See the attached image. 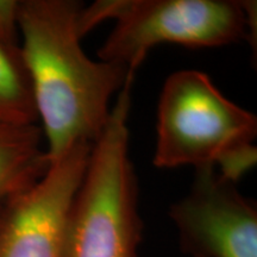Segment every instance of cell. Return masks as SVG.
<instances>
[{"label": "cell", "mask_w": 257, "mask_h": 257, "mask_svg": "<svg viewBox=\"0 0 257 257\" xmlns=\"http://www.w3.org/2000/svg\"><path fill=\"white\" fill-rule=\"evenodd\" d=\"M131 76L93 143L67 218L61 257H138L143 221L138 184L128 153Z\"/></svg>", "instance_id": "2"}, {"label": "cell", "mask_w": 257, "mask_h": 257, "mask_svg": "<svg viewBox=\"0 0 257 257\" xmlns=\"http://www.w3.org/2000/svg\"><path fill=\"white\" fill-rule=\"evenodd\" d=\"M257 118L216 87L207 74L179 70L163 85L157 105V168L213 166L225 155L253 144Z\"/></svg>", "instance_id": "4"}, {"label": "cell", "mask_w": 257, "mask_h": 257, "mask_svg": "<svg viewBox=\"0 0 257 257\" xmlns=\"http://www.w3.org/2000/svg\"><path fill=\"white\" fill-rule=\"evenodd\" d=\"M37 120L34 93L21 42L9 41L0 35V121L34 125Z\"/></svg>", "instance_id": "8"}, {"label": "cell", "mask_w": 257, "mask_h": 257, "mask_svg": "<svg viewBox=\"0 0 257 257\" xmlns=\"http://www.w3.org/2000/svg\"><path fill=\"white\" fill-rule=\"evenodd\" d=\"M106 19L115 27L98 57L136 72L148 51L161 43L221 47L251 40L255 2L237 0H100L80 11V37Z\"/></svg>", "instance_id": "3"}, {"label": "cell", "mask_w": 257, "mask_h": 257, "mask_svg": "<svg viewBox=\"0 0 257 257\" xmlns=\"http://www.w3.org/2000/svg\"><path fill=\"white\" fill-rule=\"evenodd\" d=\"M82 8L75 0H18L22 54L49 162L100 137L112 96L135 76L125 64L88 59L76 29Z\"/></svg>", "instance_id": "1"}, {"label": "cell", "mask_w": 257, "mask_h": 257, "mask_svg": "<svg viewBox=\"0 0 257 257\" xmlns=\"http://www.w3.org/2000/svg\"><path fill=\"white\" fill-rule=\"evenodd\" d=\"M92 146L74 144L0 210V257H61L69 208Z\"/></svg>", "instance_id": "5"}, {"label": "cell", "mask_w": 257, "mask_h": 257, "mask_svg": "<svg viewBox=\"0 0 257 257\" xmlns=\"http://www.w3.org/2000/svg\"><path fill=\"white\" fill-rule=\"evenodd\" d=\"M169 217L189 257H257V208L216 167L195 168L192 188Z\"/></svg>", "instance_id": "6"}, {"label": "cell", "mask_w": 257, "mask_h": 257, "mask_svg": "<svg viewBox=\"0 0 257 257\" xmlns=\"http://www.w3.org/2000/svg\"><path fill=\"white\" fill-rule=\"evenodd\" d=\"M257 161V149L255 144H249V146L240 148V149L234 150L225 155L216 167H219L218 173L227 179L237 184V181L245 174L248 170L253 168Z\"/></svg>", "instance_id": "9"}, {"label": "cell", "mask_w": 257, "mask_h": 257, "mask_svg": "<svg viewBox=\"0 0 257 257\" xmlns=\"http://www.w3.org/2000/svg\"><path fill=\"white\" fill-rule=\"evenodd\" d=\"M43 138L37 124L0 121V210L46 174L50 162Z\"/></svg>", "instance_id": "7"}]
</instances>
